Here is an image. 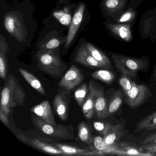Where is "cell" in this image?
I'll return each mask as SVG.
<instances>
[{"label":"cell","instance_id":"obj_16","mask_svg":"<svg viewBox=\"0 0 156 156\" xmlns=\"http://www.w3.org/2000/svg\"><path fill=\"white\" fill-rule=\"evenodd\" d=\"M30 111L48 124L52 126L57 125L51 107L48 100H44L34 106L31 108Z\"/></svg>","mask_w":156,"mask_h":156},{"label":"cell","instance_id":"obj_37","mask_svg":"<svg viewBox=\"0 0 156 156\" xmlns=\"http://www.w3.org/2000/svg\"><path fill=\"white\" fill-rule=\"evenodd\" d=\"M143 1L144 0H129V3L127 6L137 9Z\"/></svg>","mask_w":156,"mask_h":156},{"label":"cell","instance_id":"obj_26","mask_svg":"<svg viewBox=\"0 0 156 156\" xmlns=\"http://www.w3.org/2000/svg\"><path fill=\"white\" fill-rule=\"evenodd\" d=\"M91 75L94 79L102 81L108 85L112 84L115 78L114 73L107 69L95 71L91 74Z\"/></svg>","mask_w":156,"mask_h":156},{"label":"cell","instance_id":"obj_5","mask_svg":"<svg viewBox=\"0 0 156 156\" xmlns=\"http://www.w3.org/2000/svg\"><path fill=\"white\" fill-rule=\"evenodd\" d=\"M3 25L10 35L20 42H25L28 31L24 25L22 15L16 11L10 12L5 14Z\"/></svg>","mask_w":156,"mask_h":156},{"label":"cell","instance_id":"obj_28","mask_svg":"<svg viewBox=\"0 0 156 156\" xmlns=\"http://www.w3.org/2000/svg\"><path fill=\"white\" fill-rule=\"evenodd\" d=\"M113 154L118 155H126V156H154L155 154L147 153H143L137 149L131 147H119L118 146L114 151Z\"/></svg>","mask_w":156,"mask_h":156},{"label":"cell","instance_id":"obj_2","mask_svg":"<svg viewBox=\"0 0 156 156\" xmlns=\"http://www.w3.org/2000/svg\"><path fill=\"white\" fill-rule=\"evenodd\" d=\"M56 49L48 51L40 50L36 54L39 69L54 77L61 76L67 68L61 60Z\"/></svg>","mask_w":156,"mask_h":156},{"label":"cell","instance_id":"obj_8","mask_svg":"<svg viewBox=\"0 0 156 156\" xmlns=\"http://www.w3.org/2000/svg\"><path fill=\"white\" fill-rule=\"evenodd\" d=\"M85 75L81 69L73 65L58 83L59 88L70 94L85 79Z\"/></svg>","mask_w":156,"mask_h":156},{"label":"cell","instance_id":"obj_33","mask_svg":"<svg viewBox=\"0 0 156 156\" xmlns=\"http://www.w3.org/2000/svg\"><path fill=\"white\" fill-rule=\"evenodd\" d=\"M93 125L95 129L104 136V135H105L106 133L107 132L112 125L109 123H105V122H100V121H94L93 123Z\"/></svg>","mask_w":156,"mask_h":156},{"label":"cell","instance_id":"obj_40","mask_svg":"<svg viewBox=\"0 0 156 156\" xmlns=\"http://www.w3.org/2000/svg\"><path fill=\"white\" fill-rule=\"evenodd\" d=\"M155 78H156V70L155 71Z\"/></svg>","mask_w":156,"mask_h":156},{"label":"cell","instance_id":"obj_32","mask_svg":"<svg viewBox=\"0 0 156 156\" xmlns=\"http://www.w3.org/2000/svg\"><path fill=\"white\" fill-rule=\"evenodd\" d=\"M62 44L61 40L56 38L51 39L46 42L40 47V50L48 51L58 48Z\"/></svg>","mask_w":156,"mask_h":156},{"label":"cell","instance_id":"obj_1","mask_svg":"<svg viewBox=\"0 0 156 156\" xmlns=\"http://www.w3.org/2000/svg\"><path fill=\"white\" fill-rule=\"evenodd\" d=\"M26 94L18 78L9 73L1 93L0 108L7 115L12 108L24 105Z\"/></svg>","mask_w":156,"mask_h":156},{"label":"cell","instance_id":"obj_36","mask_svg":"<svg viewBox=\"0 0 156 156\" xmlns=\"http://www.w3.org/2000/svg\"><path fill=\"white\" fill-rule=\"evenodd\" d=\"M140 149L145 151L147 153L153 154L156 152V145L145 144L140 147Z\"/></svg>","mask_w":156,"mask_h":156},{"label":"cell","instance_id":"obj_20","mask_svg":"<svg viewBox=\"0 0 156 156\" xmlns=\"http://www.w3.org/2000/svg\"><path fill=\"white\" fill-rule=\"evenodd\" d=\"M125 134L122 125H112L105 135L103 136L104 141L107 145L115 144Z\"/></svg>","mask_w":156,"mask_h":156},{"label":"cell","instance_id":"obj_22","mask_svg":"<svg viewBox=\"0 0 156 156\" xmlns=\"http://www.w3.org/2000/svg\"><path fill=\"white\" fill-rule=\"evenodd\" d=\"M19 72L25 81L33 88L43 96L46 95L45 89L44 88L41 83L33 74L23 68H20Z\"/></svg>","mask_w":156,"mask_h":156},{"label":"cell","instance_id":"obj_12","mask_svg":"<svg viewBox=\"0 0 156 156\" xmlns=\"http://www.w3.org/2000/svg\"><path fill=\"white\" fill-rule=\"evenodd\" d=\"M70 102L69 94L60 88L53 100V106L55 113L62 121H66L68 119Z\"/></svg>","mask_w":156,"mask_h":156},{"label":"cell","instance_id":"obj_17","mask_svg":"<svg viewBox=\"0 0 156 156\" xmlns=\"http://www.w3.org/2000/svg\"><path fill=\"white\" fill-rule=\"evenodd\" d=\"M52 144L56 146L63 151L65 155L70 156H102L105 154L102 151L95 149L89 150L86 149L80 148L74 146L52 142Z\"/></svg>","mask_w":156,"mask_h":156},{"label":"cell","instance_id":"obj_35","mask_svg":"<svg viewBox=\"0 0 156 156\" xmlns=\"http://www.w3.org/2000/svg\"><path fill=\"white\" fill-rule=\"evenodd\" d=\"M0 119L1 120L3 124H4L5 126L8 128L12 129L11 126L10 125L9 120V115H7L5 113L4 111L0 108Z\"/></svg>","mask_w":156,"mask_h":156},{"label":"cell","instance_id":"obj_31","mask_svg":"<svg viewBox=\"0 0 156 156\" xmlns=\"http://www.w3.org/2000/svg\"><path fill=\"white\" fill-rule=\"evenodd\" d=\"M119 83L122 87L125 94L131 90L132 87L136 84L135 82L129 79V76L125 75H122V76L119 80Z\"/></svg>","mask_w":156,"mask_h":156},{"label":"cell","instance_id":"obj_34","mask_svg":"<svg viewBox=\"0 0 156 156\" xmlns=\"http://www.w3.org/2000/svg\"><path fill=\"white\" fill-rule=\"evenodd\" d=\"M93 143L94 144V149L98 151H103L106 146L104 138L100 136L94 137Z\"/></svg>","mask_w":156,"mask_h":156},{"label":"cell","instance_id":"obj_14","mask_svg":"<svg viewBox=\"0 0 156 156\" xmlns=\"http://www.w3.org/2000/svg\"><path fill=\"white\" fill-rule=\"evenodd\" d=\"M85 9V5L84 3L79 4L76 8L70 24V28L65 44V48H68L73 41L78 31V29L82 23Z\"/></svg>","mask_w":156,"mask_h":156},{"label":"cell","instance_id":"obj_18","mask_svg":"<svg viewBox=\"0 0 156 156\" xmlns=\"http://www.w3.org/2000/svg\"><path fill=\"white\" fill-rule=\"evenodd\" d=\"M94 84V82L93 80L89 81L88 94L82 107L83 114L87 119L93 118L95 114Z\"/></svg>","mask_w":156,"mask_h":156},{"label":"cell","instance_id":"obj_21","mask_svg":"<svg viewBox=\"0 0 156 156\" xmlns=\"http://www.w3.org/2000/svg\"><path fill=\"white\" fill-rule=\"evenodd\" d=\"M84 44L89 53L95 59L103 64L106 69H111L112 68L111 61L104 52L90 43H84Z\"/></svg>","mask_w":156,"mask_h":156},{"label":"cell","instance_id":"obj_23","mask_svg":"<svg viewBox=\"0 0 156 156\" xmlns=\"http://www.w3.org/2000/svg\"><path fill=\"white\" fill-rule=\"evenodd\" d=\"M137 15V9L127 6L126 10L113 22L119 24L134 25L136 19Z\"/></svg>","mask_w":156,"mask_h":156},{"label":"cell","instance_id":"obj_3","mask_svg":"<svg viewBox=\"0 0 156 156\" xmlns=\"http://www.w3.org/2000/svg\"><path fill=\"white\" fill-rule=\"evenodd\" d=\"M115 67L122 75L136 78L138 72L147 68L148 61L147 57L134 58L123 55L111 53Z\"/></svg>","mask_w":156,"mask_h":156},{"label":"cell","instance_id":"obj_11","mask_svg":"<svg viewBox=\"0 0 156 156\" xmlns=\"http://www.w3.org/2000/svg\"><path fill=\"white\" fill-rule=\"evenodd\" d=\"M105 26L109 33L120 41L129 43L133 40L131 24H119L107 20Z\"/></svg>","mask_w":156,"mask_h":156},{"label":"cell","instance_id":"obj_19","mask_svg":"<svg viewBox=\"0 0 156 156\" xmlns=\"http://www.w3.org/2000/svg\"><path fill=\"white\" fill-rule=\"evenodd\" d=\"M9 47L7 40L3 35L0 36V76L6 81L9 73L8 55Z\"/></svg>","mask_w":156,"mask_h":156},{"label":"cell","instance_id":"obj_41","mask_svg":"<svg viewBox=\"0 0 156 156\" xmlns=\"http://www.w3.org/2000/svg\"><path fill=\"white\" fill-rule=\"evenodd\" d=\"M154 9L156 10V6H155V8H154Z\"/></svg>","mask_w":156,"mask_h":156},{"label":"cell","instance_id":"obj_4","mask_svg":"<svg viewBox=\"0 0 156 156\" xmlns=\"http://www.w3.org/2000/svg\"><path fill=\"white\" fill-rule=\"evenodd\" d=\"M31 117L34 126L47 136L62 140H73L75 138L74 127L72 125L52 126L37 116L32 115Z\"/></svg>","mask_w":156,"mask_h":156},{"label":"cell","instance_id":"obj_15","mask_svg":"<svg viewBox=\"0 0 156 156\" xmlns=\"http://www.w3.org/2000/svg\"><path fill=\"white\" fill-rule=\"evenodd\" d=\"M95 109L97 118L103 119L109 116L108 106L106 99L105 97L104 90L94 84Z\"/></svg>","mask_w":156,"mask_h":156},{"label":"cell","instance_id":"obj_7","mask_svg":"<svg viewBox=\"0 0 156 156\" xmlns=\"http://www.w3.org/2000/svg\"><path fill=\"white\" fill-rule=\"evenodd\" d=\"M139 31L142 40L150 39L151 43L156 40V10L150 9L144 12L139 21Z\"/></svg>","mask_w":156,"mask_h":156},{"label":"cell","instance_id":"obj_13","mask_svg":"<svg viewBox=\"0 0 156 156\" xmlns=\"http://www.w3.org/2000/svg\"><path fill=\"white\" fill-rule=\"evenodd\" d=\"M74 62L83 66L92 68H105L103 64L95 59L87 51L84 44H83L76 51Z\"/></svg>","mask_w":156,"mask_h":156},{"label":"cell","instance_id":"obj_29","mask_svg":"<svg viewBox=\"0 0 156 156\" xmlns=\"http://www.w3.org/2000/svg\"><path fill=\"white\" fill-rule=\"evenodd\" d=\"M89 91V87L86 83L82 84L76 90L74 97L76 103L80 107H82L84 102L87 97Z\"/></svg>","mask_w":156,"mask_h":156},{"label":"cell","instance_id":"obj_30","mask_svg":"<svg viewBox=\"0 0 156 156\" xmlns=\"http://www.w3.org/2000/svg\"><path fill=\"white\" fill-rule=\"evenodd\" d=\"M53 16L57 19L61 24L65 26H68L71 24L72 19L71 14L67 9L64 10H59L55 12Z\"/></svg>","mask_w":156,"mask_h":156},{"label":"cell","instance_id":"obj_10","mask_svg":"<svg viewBox=\"0 0 156 156\" xmlns=\"http://www.w3.org/2000/svg\"><path fill=\"white\" fill-rule=\"evenodd\" d=\"M129 0H102L101 10L107 20L114 22L126 9Z\"/></svg>","mask_w":156,"mask_h":156},{"label":"cell","instance_id":"obj_24","mask_svg":"<svg viewBox=\"0 0 156 156\" xmlns=\"http://www.w3.org/2000/svg\"><path fill=\"white\" fill-rule=\"evenodd\" d=\"M156 129V111L139 121L136 126V132Z\"/></svg>","mask_w":156,"mask_h":156},{"label":"cell","instance_id":"obj_9","mask_svg":"<svg viewBox=\"0 0 156 156\" xmlns=\"http://www.w3.org/2000/svg\"><path fill=\"white\" fill-rule=\"evenodd\" d=\"M125 94L126 103L131 108L140 106L152 96V93L147 86L136 84Z\"/></svg>","mask_w":156,"mask_h":156},{"label":"cell","instance_id":"obj_6","mask_svg":"<svg viewBox=\"0 0 156 156\" xmlns=\"http://www.w3.org/2000/svg\"><path fill=\"white\" fill-rule=\"evenodd\" d=\"M15 136L24 144L33 147L34 148L39 150L44 153L55 155H62L65 154L61 150L59 149L53 144H50L49 142H52L51 139H44L42 138L30 137L23 132L18 131L14 132Z\"/></svg>","mask_w":156,"mask_h":156},{"label":"cell","instance_id":"obj_25","mask_svg":"<svg viewBox=\"0 0 156 156\" xmlns=\"http://www.w3.org/2000/svg\"><path fill=\"white\" fill-rule=\"evenodd\" d=\"M78 136L81 141L92 147L94 138L90 126L86 122L82 121L78 126Z\"/></svg>","mask_w":156,"mask_h":156},{"label":"cell","instance_id":"obj_38","mask_svg":"<svg viewBox=\"0 0 156 156\" xmlns=\"http://www.w3.org/2000/svg\"><path fill=\"white\" fill-rule=\"evenodd\" d=\"M156 138V133H153V134H151V135L147 136L145 139V140H144L143 141L140 142V143H141V144H146L148 142L151 141V140Z\"/></svg>","mask_w":156,"mask_h":156},{"label":"cell","instance_id":"obj_39","mask_svg":"<svg viewBox=\"0 0 156 156\" xmlns=\"http://www.w3.org/2000/svg\"><path fill=\"white\" fill-rule=\"evenodd\" d=\"M146 144H148V145H156V138L151 140L149 142H148ZM145 145V144H144Z\"/></svg>","mask_w":156,"mask_h":156},{"label":"cell","instance_id":"obj_27","mask_svg":"<svg viewBox=\"0 0 156 156\" xmlns=\"http://www.w3.org/2000/svg\"><path fill=\"white\" fill-rule=\"evenodd\" d=\"M122 98L123 94L119 89H117L113 92L108 105L109 115L115 112L119 108L122 104Z\"/></svg>","mask_w":156,"mask_h":156}]
</instances>
